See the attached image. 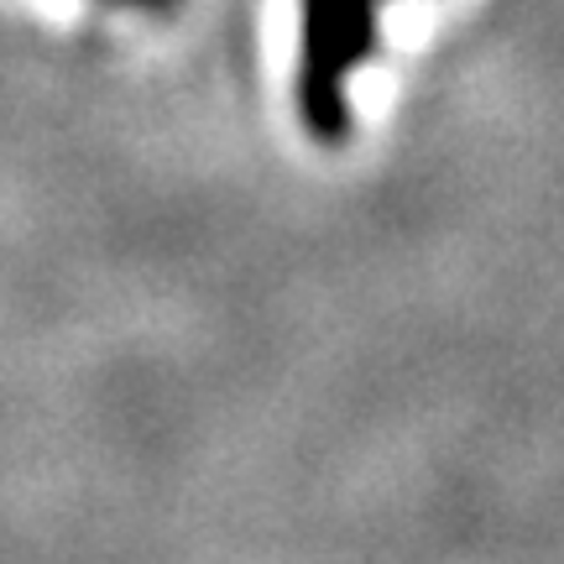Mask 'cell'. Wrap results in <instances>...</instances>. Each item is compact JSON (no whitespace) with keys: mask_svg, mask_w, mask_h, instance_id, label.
<instances>
[{"mask_svg":"<svg viewBox=\"0 0 564 564\" xmlns=\"http://www.w3.org/2000/svg\"><path fill=\"white\" fill-rule=\"evenodd\" d=\"M116 6H147V11H162V6H173V0H116Z\"/></svg>","mask_w":564,"mask_h":564,"instance_id":"obj_2","label":"cell"},{"mask_svg":"<svg viewBox=\"0 0 564 564\" xmlns=\"http://www.w3.org/2000/svg\"><path fill=\"white\" fill-rule=\"evenodd\" d=\"M299 116L308 137H350V79L377 53V0H299Z\"/></svg>","mask_w":564,"mask_h":564,"instance_id":"obj_1","label":"cell"}]
</instances>
